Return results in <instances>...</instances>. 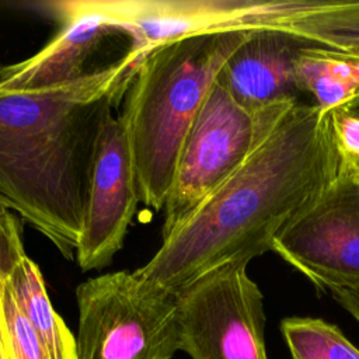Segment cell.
I'll return each mask as SVG.
<instances>
[{
    "mask_svg": "<svg viewBox=\"0 0 359 359\" xmlns=\"http://www.w3.org/2000/svg\"><path fill=\"white\" fill-rule=\"evenodd\" d=\"M339 172L330 112L297 104L250 157L181 223L135 275L177 296L226 264H248L300 217Z\"/></svg>",
    "mask_w": 359,
    "mask_h": 359,
    "instance_id": "obj_1",
    "label": "cell"
},
{
    "mask_svg": "<svg viewBox=\"0 0 359 359\" xmlns=\"http://www.w3.org/2000/svg\"><path fill=\"white\" fill-rule=\"evenodd\" d=\"M140 57L128 52L69 83L0 88V202L74 259L94 156Z\"/></svg>",
    "mask_w": 359,
    "mask_h": 359,
    "instance_id": "obj_2",
    "label": "cell"
},
{
    "mask_svg": "<svg viewBox=\"0 0 359 359\" xmlns=\"http://www.w3.org/2000/svg\"><path fill=\"white\" fill-rule=\"evenodd\" d=\"M252 31L165 43L144 56L121 116L130 143L140 202L164 209L188 130L219 73Z\"/></svg>",
    "mask_w": 359,
    "mask_h": 359,
    "instance_id": "obj_3",
    "label": "cell"
},
{
    "mask_svg": "<svg viewBox=\"0 0 359 359\" xmlns=\"http://www.w3.org/2000/svg\"><path fill=\"white\" fill-rule=\"evenodd\" d=\"M77 359H172L178 348L177 296L135 272L102 273L76 289Z\"/></svg>",
    "mask_w": 359,
    "mask_h": 359,
    "instance_id": "obj_4",
    "label": "cell"
},
{
    "mask_svg": "<svg viewBox=\"0 0 359 359\" xmlns=\"http://www.w3.org/2000/svg\"><path fill=\"white\" fill-rule=\"evenodd\" d=\"M334 0H87L116 32L130 38L140 60L154 49L201 35L286 29Z\"/></svg>",
    "mask_w": 359,
    "mask_h": 359,
    "instance_id": "obj_5",
    "label": "cell"
},
{
    "mask_svg": "<svg viewBox=\"0 0 359 359\" xmlns=\"http://www.w3.org/2000/svg\"><path fill=\"white\" fill-rule=\"evenodd\" d=\"M287 112L255 115L216 80L181 147L163 209V236L237 171Z\"/></svg>",
    "mask_w": 359,
    "mask_h": 359,
    "instance_id": "obj_6",
    "label": "cell"
},
{
    "mask_svg": "<svg viewBox=\"0 0 359 359\" xmlns=\"http://www.w3.org/2000/svg\"><path fill=\"white\" fill-rule=\"evenodd\" d=\"M178 348L191 359H268L264 297L247 264L219 266L177 294Z\"/></svg>",
    "mask_w": 359,
    "mask_h": 359,
    "instance_id": "obj_7",
    "label": "cell"
},
{
    "mask_svg": "<svg viewBox=\"0 0 359 359\" xmlns=\"http://www.w3.org/2000/svg\"><path fill=\"white\" fill-rule=\"evenodd\" d=\"M317 287H359V180L338 172L272 245Z\"/></svg>",
    "mask_w": 359,
    "mask_h": 359,
    "instance_id": "obj_8",
    "label": "cell"
},
{
    "mask_svg": "<svg viewBox=\"0 0 359 359\" xmlns=\"http://www.w3.org/2000/svg\"><path fill=\"white\" fill-rule=\"evenodd\" d=\"M140 202L128 130L111 115L94 156L76 262L81 271L108 266L122 248Z\"/></svg>",
    "mask_w": 359,
    "mask_h": 359,
    "instance_id": "obj_9",
    "label": "cell"
},
{
    "mask_svg": "<svg viewBox=\"0 0 359 359\" xmlns=\"http://www.w3.org/2000/svg\"><path fill=\"white\" fill-rule=\"evenodd\" d=\"M309 43L282 29L252 31L229 57L217 83L255 115L287 112L300 104L296 60Z\"/></svg>",
    "mask_w": 359,
    "mask_h": 359,
    "instance_id": "obj_10",
    "label": "cell"
},
{
    "mask_svg": "<svg viewBox=\"0 0 359 359\" xmlns=\"http://www.w3.org/2000/svg\"><path fill=\"white\" fill-rule=\"evenodd\" d=\"M46 7L60 21L62 29L32 56L3 66L1 90H42L80 79L88 72L87 60L102 39L116 32L87 0L50 1Z\"/></svg>",
    "mask_w": 359,
    "mask_h": 359,
    "instance_id": "obj_11",
    "label": "cell"
},
{
    "mask_svg": "<svg viewBox=\"0 0 359 359\" xmlns=\"http://www.w3.org/2000/svg\"><path fill=\"white\" fill-rule=\"evenodd\" d=\"M6 282L50 359H77L76 337L55 311L39 266L22 254L8 269Z\"/></svg>",
    "mask_w": 359,
    "mask_h": 359,
    "instance_id": "obj_12",
    "label": "cell"
},
{
    "mask_svg": "<svg viewBox=\"0 0 359 359\" xmlns=\"http://www.w3.org/2000/svg\"><path fill=\"white\" fill-rule=\"evenodd\" d=\"M296 73L303 93H310L316 105L330 112L359 97V57L309 43L296 60Z\"/></svg>",
    "mask_w": 359,
    "mask_h": 359,
    "instance_id": "obj_13",
    "label": "cell"
},
{
    "mask_svg": "<svg viewBox=\"0 0 359 359\" xmlns=\"http://www.w3.org/2000/svg\"><path fill=\"white\" fill-rule=\"evenodd\" d=\"M283 31L313 45L359 56V1L334 0L331 6L297 18Z\"/></svg>",
    "mask_w": 359,
    "mask_h": 359,
    "instance_id": "obj_14",
    "label": "cell"
},
{
    "mask_svg": "<svg viewBox=\"0 0 359 359\" xmlns=\"http://www.w3.org/2000/svg\"><path fill=\"white\" fill-rule=\"evenodd\" d=\"M280 331L292 359H359V349L342 331L321 318L287 317Z\"/></svg>",
    "mask_w": 359,
    "mask_h": 359,
    "instance_id": "obj_15",
    "label": "cell"
},
{
    "mask_svg": "<svg viewBox=\"0 0 359 359\" xmlns=\"http://www.w3.org/2000/svg\"><path fill=\"white\" fill-rule=\"evenodd\" d=\"M8 272V271H7ZM4 273L1 279V314L11 359H50L41 338L20 310Z\"/></svg>",
    "mask_w": 359,
    "mask_h": 359,
    "instance_id": "obj_16",
    "label": "cell"
},
{
    "mask_svg": "<svg viewBox=\"0 0 359 359\" xmlns=\"http://www.w3.org/2000/svg\"><path fill=\"white\" fill-rule=\"evenodd\" d=\"M330 119L339 172L359 180V115L344 105L330 111Z\"/></svg>",
    "mask_w": 359,
    "mask_h": 359,
    "instance_id": "obj_17",
    "label": "cell"
},
{
    "mask_svg": "<svg viewBox=\"0 0 359 359\" xmlns=\"http://www.w3.org/2000/svg\"><path fill=\"white\" fill-rule=\"evenodd\" d=\"M25 254L22 244V226L20 219L11 213L7 208L0 206V290L1 279L4 273L13 266V264ZM0 359H11L6 330L1 314V297H0Z\"/></svg>",
    "mask_w": 359,
    "mask_h": 359,
    "instance_id": "obj_18",
    "label": "cell"
},
{
    "mask_svg": "<svg viewBox=\"0 0 359 359\" xmlns=\"http://www.w3.org/2000/svg\"><path fill=\"white\" fill-rule=\"evenodd\" d=\"M331 294L359 323V287L335 289Z\"/></svg>",
    "mask_w": 359,
    "mask_h": 359,
    "instance_id": "obj_19",
    "label": "cell"
},
{
    "mask_svg": "<svg viewBox=\"0 0 359 359\" xmlns=\"http://www.w3.org/2000/svg\"><path fill=\"white\" fill-rule=\"evenodd\" d=\"M348 108L359 115V97L355 98L352 102H349V104H348Z\"/></svg>",
    "mask_w": 359,
    "mask_h": 359,
    "instance_id": "obj_20",
    "label": "cell"
},
{
    "mask_svg": "<svg viewBox=\"0 0 359 359\" xmlns=\"http://www.w3.org/2000/svg\"><path fill=\"white\" fill-rule=\"evenodd\" d=\"M3 66H4V65H1V63H0V70H1V69H3Z\"/></svg>",
    "mask_w": 359,
    "mask_h": 359,
    "instance_id": "obj_21",
    "label": "cell"
},
{
    "mask_svg": "<svg viewBox=\"0 0 359 359\" xmlns=\"http://www.w3.org/2000/svg\"><path fill=\"white\" fill-rule=\"evenodd\" d=\"M0 206H3V205H1V202H0Z\"/></svg>",
    "mask_w": 359,
    "mask_h": 359,
    "instance_id": "obj_22",
    "label": "cell"
},
{
    "mask_svg": "<svg viewBox=\"0 0 359 359\" xmlns=\"http://www.w3.org/2000/svg\"><path fill=\"white\" fill-rule=\"evenodd\" d=\"M352 56H353V55H352ZM356 57H359V56H356Z\"/></svg>",
    "mask_w": 359,
    "mask_h": 359,
    "instance_id": "obj_23",
    "label": "cell"
}]
</instances>
